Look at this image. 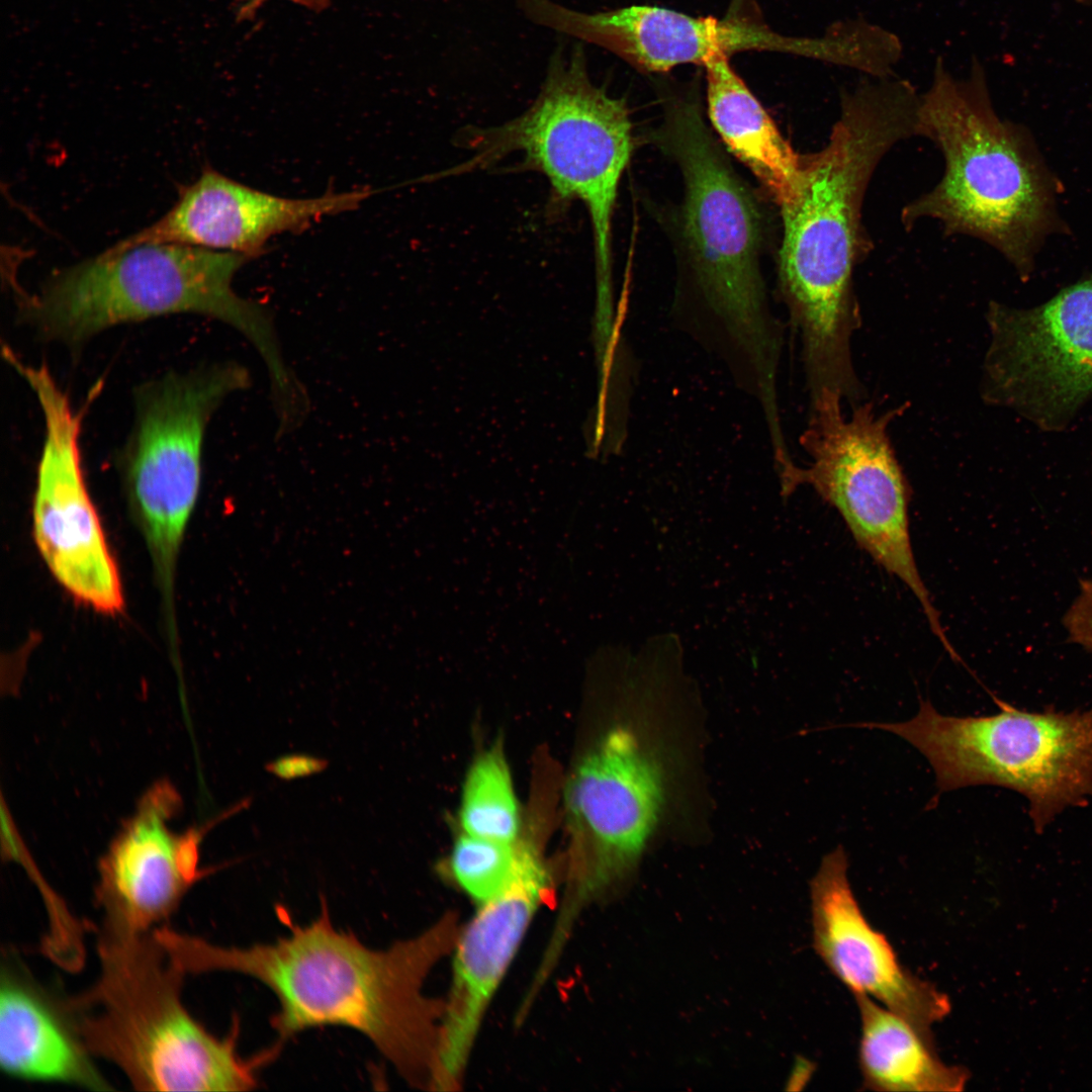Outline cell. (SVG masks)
I'll use <instances>...</instances> for the list:
<instances>
[{"mask_svg":"<svg viewBox=\"0 0 1092 1092\" xmlns=\"http://www.w3.org/2000/svg\"><path fill=\"white\" fill-rule=\"evenodd\" d=\"M458 932L446 915L420 935L375 950L337 930L322 900L313 922L273 943L224 947L169 927L160 940L185 974L235 972L267 986L279 1002L272 1026L282 1039L311 1027H350L408 1083L429 1088L445 1002L426 996L423 986Z\"/></svg>","mask_w":1092,"mask_h":1092,"instance_id":"cell-1","label":"cell"},{"mask_svg":"<svg viewBox=\"0 0 1092 1092\" xmlns=\"http://www.w3.org/2000/svg\"><path fill=\"white\" fill-rule=\"evenodd\" d=\"M919 104L915 87L896 75L867 76L843 89L828 143L805 155L799 196L781 211L779 285L811 390L858 385L851 342L861 321L853 273L872 249L863 199L883 157L917 135Z\"/></svg>","mask_w":1092,"mask_h":1092,"instance_id":"cell-2","label":"cell"},{"mask_svg":"<svg viewBox=\"0 0 1092 1092\" xmlns=\"http://www.w3.org/2000/svg\"><path fill=\"white\" fill-rule=\"evenodd\" d=\"M917 135L940 150L944 171L902 208L904 226L936 219L946 235L990 245L1029 280L1046 240L1067 232L1058 208L1062 184L1030 132L996 112L977 59L959 79L937 57L930 87L920 95Z\"/></svg>","mask_w":1092,"mask_h":1092,"instance_id":"cell-3","label":"cell"},{"mask_svg":"<svg viewBox=\"0 0 1092 1092\" xmlns=\"http://www.w3.org/2000/svg\"><path fill=\"white\" fill-rule=\"evenodd\" d=\"M662 146L684 180L682 238L704 314L695 334L747 393L771 402L779 396L783 333L760 272L758 204L721 153L697 104H670Z\"/></svg>","mask_w":1092,"mask_h":1092,"instance_id":"cell-4","label":"cell"},{"mask_svg":"<svg viewBox=\"0 0 1092 1092\" xmlns=\"http://www.w3.org/2000/svg\"><path fill=\"white\" fill-rule=\"evenodd\" d=\"M95 983L65 1006L91 1056L119 1068L138 1090L244 1091L254 1062L236 1051L237 1026L217 1038L186 1010L185 973L150 931L107 924L98 932Z\"/></svg>","mask_w":1092,"mask_h":1092,"instance_id":"cell-5","label":"cell"},{"mask_svg":"<svg viewBox=\"0 0 1092 1092\" xmlns=\"http://www.w3.org/2000/svg\"><path fill=\"white\" fill-rule=\"evenodd\" d=\"M250 257L178 244L107 249L56 271L35 293L14 291L21 320L48 341L79 349L98 333L175 313L207 315L244 334L267 368L283 364L274 330L260 304L232 288Z\"/></svg>","mask_w":1092,"mask_h":1092,"instance_id":"cell-6","label":"cell"},{"mask_svg":"<svg viewBox=\"0 0 1092 1092\" xmlns=\"http://www.w3.org/2000/svg\"><path fill=\"white\" fill-rule=\"evenodd\" d=\"M461 140L472 155L445 177L483 170L518 153L526 170L548 181L551 207L584 205L594 239L596 303L612 304V221L633 147L624 100L595 86L574 60L550 73L524 113L493 127L466 129Z\"/></svg>","mask_w":1092,"mask_h":1092,"instance_id":"cell-7","label":"cell"},{"mask_svg":"<svg viewBox=\"0 0 1092 1092\" xmlns=\"http://www.w3.org/2000/svg\"><path fill=\"white\" fill-rule=\"evenodd\" d=\"M1000 712L956 717L920 700L917 715L898 723L850 724L892 732L915 746L943 792L978 785L1008 788L1029 803L1041 832L1064 809L1092 800V707L1029 712L995 698Z\"/></svg>","mask_w":1092,"mask_h":1092,"instance_id":"cell-8","label":"cell"},{"mask_svg":"<svg viewBox=\"0 0 1092 1092\" xmlns=\"http://www.w3.org/2000/svg\"><path fill=\"white\" fill-rule=\"evenodd\" d=\"M839 393L824 389L809 402L800 444L809 456L785 492L809 484L840 515L860 549L903 582L919 603L930 630L951 658L958 656L917 567L910 537V485L896 457L889 426L904 406L878 414L875 404L842 412Z\"/></svg>","mask_w":1092,"mask_h":1092,"instance_id":"cell-9","label":"cell"},{"mask_svg":"<svg viewBox=\"0 0 1092 1092\" xmlns=\"http://www.w3.org/2000/svg\"><path fill=\"white\" fill-rule=\"evenodd\" d=\"M647 713L610 729L583 756L566 789L574 841L570 889L557 922L567 928L590 901L629 876L667 803L665 743Z\"/></svg>","mask_w":1092,"mask_h":1092,"instance_id":"cell-10","label":"cell"},{"mask_svg":"<svg viewBox=\"0 0 1092 1092\" xmlns=\"http://www.w3.org/2000/svg\"><path fill=\"white\" fill-rule=\"evenodd\" d=\"M249 384L247 370L226 362L171 372L136 391L121 459L124 484L165 587L199 495L207 424L226 396Z\"/></svg>","mask_w":1092,"mask_h":1092,"instance_id":"cell-11","label":"cell"},{"mask_svg":"<svg viewBox=\"0 0 1092 1092\" xmlns=\"http://www.w3.org/2000/svg\"><path fill=\"white\" fill-rule=\"evenodd\" d=\"M980 394L1046 433L1070 427L1092 400V274L1044 302L990 301Z\"/></svg>","mask_w":1092,"mask_h":1092,"instance_id":"cell-12","label":"cell"},{"mask_svg":"<svg viewBox=\"0 0 1092 1092\" xmlns=\"http://www.w3.org/2000/svg\"><path fill=\"white\" fill-rule=\"evenodd\" d=\"M6 362L34 392L44 439L32 499V534L56 580L80 604L105 615L124 606L120 573L89 493L80 449L83 410H74L46 365H29L12 349Z\"/></svg>","mask_w":1092,"mask_h":1092,"instance_id":"cell-13","label":"cell"},{"mask_svg":"<svg viewBox=\"0 0 1092 1092\" xmlns=\"http://www.w3.org/2000/svg\"><path fill=\"white\" fill-rule=\"evenodd\" d=\"M553 10L550 23L605 47L645 73H665L685 64L705 66L746 51L795 55L854 70L862 68L869 56L867 34L852 20L808 37L782 34L759 17L736 11L718 19L650 5L594 14Z\"/></svg>","mask_w":1092,"mask_h":1092,"instance_id":"cell-14","label":"cell"},{"mask_svg":"<svg viewBox=\"0 0 1092 1092\" xmlns=\"http://www.w3.org/2000/svg\"><path fill=\"white\" fill-rule=\"evenodd\" d=\"M250 803L243 799L206 824L177 832L171 823L182 812V798L170 781L155 783L99 860L96 899L102 923L132 931L162 926L204 875L198 869L204 835Z\"/></svg>","mask_w":1092,"mask_h":1092,"instance_id":"cell-15","label":"cell"},{"mask_svg":"<svg viewBox=\"0 0 1092 1092\" xmlns=\"http://www.w3.org/2000/svg\"><path fill=\"white\" fill-rule=\"evenodd\" d=\"M550 889V875L542 859L532 847L521 844L509 884L478 904L476 913L458 932L431 1089L452 1090L460 1084L490 1000Z\"/></svg>","mask_w":1092,"mask_h":1092,"instance_id":"cell-16","label":"cell"},{"mask_svg":"<svg viewBox=\"0 0 1092 1092\" xmlns=\"http://www.w3.org/2000/svg\"><path fill=\"white\" fill-rule=\"evenodd\" d=\"M848 859L838 845L810 882L813 941L830 972L854 995H866L919 1027L950 1012L948 997L905 968L886 936L862 913L847 878Z\"/></svg>","mask_w":1092,"mask_h":1092,"instance_id":"cell-17","label":"cell"},{"mask_svg":"<svg viewBox=\"0 0 1092 1092\" xmlns=\"http://www.w3.org/2000/svg\"><path fill=\"white\" fill-rule=\"evenodd\" d=\"M371 192L357 190L294 199L266 193L208 168L182 188L157 221L108 248L178 244L258 256L267 241L299 232L315 219L355 209Z\"/></svg>","mask_w":1092,"mask_h":1092,"instance_id":"cell-18","label":"cell"},{"mask_svg":"<svg viewBox=\"0 0 1092 1092\" xmlns=\"http://www.w3.org/2000/svg\"><path fill=\"white\" fill-rule=\"evenodd\" d=\"M0 1064L9 1076L110 1090L58 1002L12 964L0 985Z\"/></svg>","mask_w":1092,"mask_h":1092,"instance_id":"cell-19","label":"cell"},{"mask_svg":"<svg viewBox=\"0 0 1092 1092\" xmlns=\"http://www.w3.org/2000/svg\"><path fill=\"white\" fill-rule=\"evenodd\" d=\"M710 121L728 150L757 178L783 211L800 193L805 155L794 150L728 57L705 66Z\"/></svg>","mask_w":1092,"mask_h":1092,"instance_id":"cell-20","label":"cell"},{"mask_svg":"<svg viewBox=\"0 0 1092 1092\" xmlns=\"http://www.w3.org/2000/svg\"><path fill=\"white\" fill-rule=\"evenodd\" d=\"M860 1018L858 1066L875 1091L960 1092L970 1078L938 1056L931 1030L866 995H854Z\"/></svg>","mask_w":1092,"mask_h":1092,"instance_id":"cell-21","label":"cell"},{"mask_svg":"<svg viewBox=\"0 0 1092 1092\" xmlns=\"http://www.w3.org/2000/svg\"><path fill=\"white\" fill-rule=\"evenodd\" d=\"M460 809L466 834L515 842L519 812L510 769L499 747L481 754L470 767Z\"/></svg>","mask_w":1092,"mask_h":1092,"instance_id":"cell-22","label":"cell"},{"mask_svg":"<svg viewBox=\"0 0 1092 1092\" xmlns=\"http://www.w3.org/2000/svg\"><path fill=\"white\" fill-rule=\"evenodd\" d=\"M520 846L465 833L453 847L452 876L477 905L483 903L503 891L513 878Z\"/></svg>","mask_w":1092,"mask_h":1092,"instance_id":"cell-23","label":"cell"},{"mask_svg":"<svg viewBox=\"0 0 1092 1092\" xmlns=\"http://www.w3.org/2000/svg\"><path fill=\"white\" fill-rule=\"evenodd\" d=\"M1064 623L1070 639L1092 651V580H1081L1080 593Z\"/></svg>","mask_w":1092,"mask_h":1092,"instance_id":"cell-24","label":"cell"},{"mask_svg":"<svg viewBox=\"0 0 1092 1092\" xmlns=\"http://www.w3.org/2000/svg\"><path fill=\"white\" fill-rule=\"evenodd\" d=\"M328 766L329 761L325 758L306 753H290L269 761L265 769L280 780L293 781L320 774Z\"/></svg>","mask_w":1092,"mask_h":1092,"instance_id":"cell-25","label":"cell"},{"mask_svg":"<svg viewBox=\"0 0 1092 1092\" xmlns=\"http://www.w3.org/2000/svg\"><path fill=\"white\" fill-rule=\"evenodd\" d=\"M271 0H247L249 7L255 11H259L261 7L270 2ZM291 3L306 7L312 10L324 9L330 0H286Z\"/></svg>","mask_w":1092,"mask_h":1092,"instance_id":"cell-26","label":"cell"},{"mask_svg":"<svg viewBox=\"0 0 1092 1092\" xmlns=\"http://www.w3.org/2000/svg\"><path fill=\"white\" fill-rule=\"evenodd\" d=\"M1075 1H1077L1078 3L1084 4V5H1092V0H1075Z\"/></svg>","mask_w":1092,"mask_h":1092,"instance_id":"cell-27","label":"cell"}]
</instances>
